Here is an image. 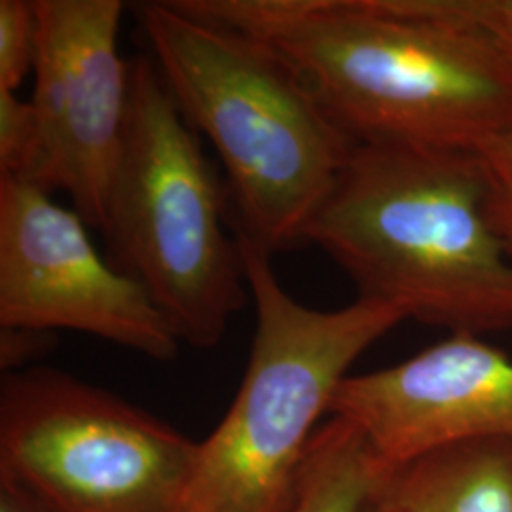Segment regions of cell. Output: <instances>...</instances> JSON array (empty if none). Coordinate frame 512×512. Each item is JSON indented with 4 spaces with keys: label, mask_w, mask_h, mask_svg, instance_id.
I'll return each instance as SVG.
<instances>
[{
    "label": "cell",
    "mask_w": 512,
    "mask_h": 512,
    "mask_svg": "<svg viewBox=\"0 0 512 512\" xmlns=\"http://www.w3.org/2000/svg\"><path fill=\"white\" fill-rule=\"evenodd\" d=\"M476 152L357 145L308 228L359 298L425 325L512 329V256Z\"/></svg>",
    "instance_id": "7a4b0ae2"
},
{
    "label": "cell",
    "mask_w": 512,
    "mask_h": 512,
    "mask_svg": "<svg viewBox=\"0 0 512 512\" xmlns=\"http://www.w3.org/2000/svg\"><path fill=\"white\" fill-rule=\"evenodd\" d=\"M492 184L494 215L512 213V131L476 152Z\"/></svg>",
    "instance_id": "9a60e30c"
},
{
    "label": "cell",
    "mask_w": 512,
    "mask_h": 512,
    "mask_svg": "<svg viewBox=\"0 0 512 512\" xmlns=\"http://www.w3.org/2000/svg\"><path fill=\"white\" fill-rule=\"evenodd\" d=\"M442 18L465 23L490 38L512 65V0H421Z\"/></svg>",
    "instance_id": "5bb4252c"
},
{
    "label": "cell",
    "mask_w": 512,
    "mask_h": 512,
    "mask_svg": "<svg viewBox=\"0 0 512 512\" xmlns=\"http://www.w3.org/2000/svg\"><path fill=\"white\" fill-rule=\"evenodd\" d=\"M0 512H52L29 492L0 478Z\"/></svg>",
    "instance_id": "e0dca14e"
},
{
    "label": "cell",
    "mask_w": 512,
    "mask_h": 512,
    "mask_svg": "<svg viewBox=\"0 0 512 512\" xmlns=\"http://www.w3.org/2000/svg\"><path fill=\"white\" fill-rule=\"evenodd\" d=\"M232 228L255 336L236 399L200 442L183 512H287L317 421L330 416L355 361L406 317L368 298L340 310L300 304L277 281L272 255Z\"/></svg>",
    "instance_id": "277c9868"
},
{
    "label": "cell",
    "mask_w": 512,
    "mask_h": 512,
    "mask_svg": "<svg viewBox=\"0 0 512 512\" xmlns=\"http://www.w3.org/2000/svg\"><path fill=\"white\" fill-rule=\"evenodd\" d=\"M35 0H0V90L18 92L37 59Z\"/></svg>",
    "instance_id": "7c38bea8"
},
{
    "label": "cell",
    "mask_w": 512,
    "mask_h": 512,
    "mask_svg": "<svg viewBox=\"0 0 512 512\" xmlns=\"http://www.w3.org/2000/svg\"><path fill=\"white\" fill-rule=\"evenodd\" d=\"M135 16L186 124L219 154L232 224L272 256L306 243L357 145L266 42L181 0L143 2Z\"/></svg>",
    "instance_id": "3957f363"
},
{
    "label": "cell",
    "mask_w": 512,
    "mask_h": 512,
    "mask_svg": "<svg viewBox=\"0 0 512 512\" xmlns=\"http://www.w3.org/2000/svg\"><path fill=\"white\" fill-rule=\"evenodd\" d=\"M376 495L410 512H512V440L431 452L385 473Z\"/></svg>",
    "instance_id": "30bf717a"
},
{
    "label": "cell",
    "mask_w": 512,
    "mask_h": 512,
    "mask_svg": "<svg viewBox=\"0 0 512 512\" xmlns=\"http://www.w3.org/2000/svg\"><path fill=\"white\" fill-rule=\"evenodd\" d=\"M37 59L29 99L38 162L29 183L65 192L103 230L128 122L131 63L118 50L122 0H35Z\"/></svg>",
    "instance_id": "ba28073f"
},
{
    "label": "cell",
    "mask_w": 512,
    "mask_h": 512,
    "mask_svg": "<svg viewBox=\"0 0 512 512\" xmlns=\"http://www.w3.org/2000/svg\"><path fill=\"white\" fill-rule=\"evenodd\" d=\"M86 222L37 184L0 177V327L74 330L173 361L181 340L145 289L95 249Z\"/></svg>",
    "instance_id": "52a82bcc"
},
{
    "label": "cell",
    "mask_w": 512,
    "mask_h": 512,
    "mask_svg": "<svg viewBox=\"0 0 512 512\" xmlns=\"http://www.w3.org/2000/svg\"><path fill=\"white\" fill-rule=\"evenodd\" d=\"M495 222H497V228L501 232V236L505 239L507 247H509V253L512 256V213L507 215H494Z\"/></svg>",
    "instance_id": "d6986e66"
},
{
    "label": "cell",
    "mask_w": 512,
    "mask_h": 512,
    "mask_svg": "<svg viewBox=\"0 0 512 512\" xmlns=\"http://www.w3.org/2000/svg\"><path fill=\"white\" fill-rule=\"evenodd\" d=\"M363 512H410L406 511L404 507L401 505H397V503H393V501H389V499H385V497H380V495L374 494V497L368 501V505L365 507V511Z\"/></svg>",
    "instance_id": "ac0fdd59"
},
{
    "label": "cell",
    "mask_w": 512,
    "mask_h": 512,
    "mask_svg": "<svg viewBox=\"0 0 512 512\" xmlns=\"http://www.w3.org/2000/svg\"><path fill=\"white\" fill-rule=\"evenodd\" d=\"M37 162L38 126L31 101L0 90V177L31 181Z\"/></svg>",
    "instance_id": "4fadbf2b"
},
{
    "label": "cell",
    "mask_w": 512,
    "mask_h": 512,
    "mask_svg": "<svg viewBox=\"0 0 512 512\" xmlns=\"http://www.w3.org/2000/svg\"><path fill=\"white\" fill-rule=\"evenodd\" d=\"M283 55L355 145L478 152L512 131V65L421 0H181Z\"/></svg>",
    "instance_id": "6da1fadb"
},
{
    "label": "cell",
    "mask_w": 512,
    "mask_h": 512,
    "mask_svg": "<svg viewBox=\"0 0 512 512\" xmlns=\"http://www.w3.org/2000/svg\"><path fill=\"white\" fill-rule=\"evenodd\" d=\"M228 196L152 57H135L101 232L110 264L145 289L192 348H217L251 296Z\"/></svg>",
    "instance_id": "5b68a950"
},
{
    "label": "cell",
    "mask_w": 512,
    "mask_h": 512,
    "mask_svg": "<svg viewBox=\"0 0 512 512\" xmlns=\"http://www.w3.org/2000/svg\"><path fill=\"white\" fill-rule=\"evenodd\" d=\"M198 448L67 372L2 374L0 478L52 512H183Z\"/></svg>",
    "instance_id": "8992f818"
},
{
    "label": "cell",
    "mask_w": 512,
    "mask_h": 512,
    "mask_svg": "<svg viewBox=\"0 0 512 512\" xmlns=\"http://www.w3.org/2000/svg\"><path fill=\"white\" fill-rule=\"evenodd\" d=\"M384 475L361 431L344 418L330 416L311 440L287 512H363Z\"/></svg>",
    "instance_id": "8fae6325"
},
{
    "label": "cell",
    "mask_w": 512,
    "mask_h": 512,
    "mask_svg": "<svg viewBox=\"0 0 512 512\" xmlns=\"http://www.w3.org/2000/svg\"><path fill=\"white\" fill-rule=\"evenodd\" d=\"M330 416L361 431L385 473L463 442L512 440V359L450 334L399 365L351 374Z\"/></svg>",
    "instance_id": "9c48e42d"
},
{
    "label": "cell",
    "mask_w": 512,
    "mask_h": 512,
    "mask_svg": "<svg viewBox=\"0 0 512 512\" xmlns=\"http://www.w3.org/2000/svg\"><path fill=\"white\" fill-rule=\"evenodd\" d=\"M54 332L0 327L2 374L19 372L29 361L42 357L54 344Z\"/></svg>",
    "instance_id": "2e32d148"
}]
</instances>
